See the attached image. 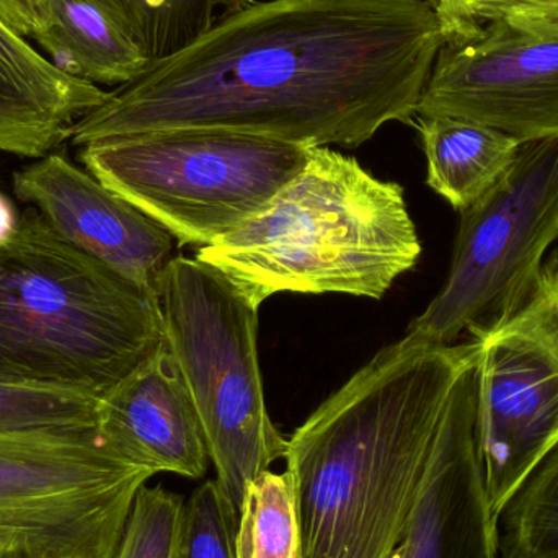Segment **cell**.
I'll return each instance as SVG.
<instances>
[{
    "instance_id": "5bb4252c",
    "label": "cell",
    "mask_w": 558,
    "mask_h": 558,
    "mask_svg": "<svg viewBox=\"0 0 558 558\" xmlns=\"http://www.w3.org/2000/svg\"><path fill=\"white\" fill-rule=\"evenodd\" d=\"M108 95L49 61L0 19V153L48 156Z\"/></svg>"
},
{
    "instance_id": "277c9868",
    "label": "cell",
    "mask_w": 558,
    "mask_h": 558,
    "mask_svg": "<svg viewBox=\"0 0 558 558\" xmlns=\"http://www.w3.org/2000/svg\"><path fill=\"white\" fill-rule=\"evenodd\" d=\"M166 344L159 295L65 244L35 209L0 247V383L104 400Z\"/></svg>"
},
{
    "instance_id": "7402d4cb",
    "label": "cell",
    "mask_w": 558,
    "mask_h": 558,
    "mask_svg": "<svg viewBox=\"0 0 558 558\" xmlns=\"http://www.w3.org/2000/svg\"><path fill=\"white\" fill-rule=\"evenodd\" d=\"M238 527L216 482L206 481L183 507L175 558H238Z\"/></svg>"
},
{
    "instance_id": "ffe728a7",
    "label": "cell",
    "mask_w": 558,
    "mask_h": 558,
    "mask_svg": "<svg viewBox=\"0 0 558 558\" xmlns=\"http://www.w3.org/2000/svg\"><path fill=\"white\" fill-rule=\"evenodd\" d=\"M252 0H123L150 61L192 45L216 22L218 10L234 12Z\"/></svg>"
},
{
    "instance_id": "cb8c5ba5",
    "label": "cell",
    "mask_w": 558,
    "mask_h": 558,
    "mask_svg": "<svg viewBox=\"0 0 558 558\" xmlns=\"http://www.w3.org/2000/svg\"><path fill=\"white\" fill-rule=\"evenodd\" d=\"M5 2L15 15L19 32L23 36L33 38L39 16H41L43 10L48 5L49 0H5Z\"/></svg>"
},
{
    "instance_id": "9a60e30c",
    "label": "cell",
    "mask_w": 558,
    "mask_h": 558,
    "mask_svg": "<svg viewBox=\"0 0 558 558\" xmlns=\"http://www.w3.org/2000/svg\"><path fill=\"white\" fill-rule=\"evenodd\" d=\"M33 39L59 68L95 85L120 87L153 62L123 0H49Z\"/></svg>"
},
{
    "instance_id": "e0dca14e",
    "label": "cell",
    "mask_w": 558,
    "mask_h": 558,
    "mask_svg": "<svg viewBox=\"0 0 558 558\" xmlns=\"http://www.w3.org/2000/svg\"><path fill=\"white\" fill-rule=\"evenodd\" d=\"M497 558H558V442L497 518Z\"/></svg>"
},
{
    "instance_id": "4fadbf2b",
    "label": "cell",
    "mask_w": 558,
    "mask_h": 558,
    "mask_svg": "<svg viewBox=\"0 0 558 558\" xmlns=\"http://www.w3.org/2000/svg\"><path fill=\"white\" fill-rule=\"evenodd\" d=\"M100 428L156 474L199 481L208 472L202 422L167 343L105 397Z\"/></svg>"
},
{
    "instance_id": "8992f818",
    "label": "cell",
    "mask_w": 558,
    "mask_h": 558,
    "mask_svg": "<svg viewBox=\"0 0 558 558\" xmlns=\"http://www.w3.org/2000/svg\"><path fill=\"white\" fill-rule=\"evenodd\" d=\"M311 150L231 131L170 130L94 141L81 160L180 247L205 248L264 211Z\"/></svg>"
},
{
    "instance_id": "30bf717a",
    "label": "cell",
    "mask_w": 558,
    "mask_h": 558,
    "mask_svg": "<svg viewBox=\"0 0 558 558\" xmlns=\"http://www.w3.org/2000/svg\"><path fill=\"white\" fill-rule=\"evenodd\" d=\"M416 117L495 128L521 144L558 137V7L494 20L439 49Z\"/></svg>"
},
{
    "instance_id": "9c48e42d",
    "label": "cell",
    "mask_w": 558,
    "mask_h": 558,
    "mask_svg": "<svg viewBox=\"0 0 558 558\" xmlns=\"http://www.w3.org/2000/svg\"><path fill=\"white\" fill-rule=\"evenodd\" d=\"M478 445L498 518L558 442V258L517 312L475 335Z\"/></svg>"
},
{
    "instance_id": "484cf974",
    "label": "cell",
    "mask_w": 558,
    "mask_h": 558,
    "mask_svg": "<svg viewBox=\"0 0 558 558\" xmlns=\"http://www.w3.org/2000/svg\"><path fill=\"white\" fill-rule=\"evenodd\" d=\"M0 19H2L3 22L7 23V25L12 26V28L15 29V32H19V23H16L15 15H13V12L12 10H10V7L7 5L5 0H0ZM20 35H22V33H20Z\"/></svg>"
},
{
    "instance_id": "44dd1931",
    "label": "cell",
    "mask_w": 558,
    "mask_h": 558,
    "mask_svg": "<svg viewBox=\"0 0 558 558\" xmlns=\"http://www.w3.org/2000/svg\"><path fill=\"white\" fill-rule=\"evenodd\" d=\"M183 507L182 495L144 485L111 558H175Z\"/></svg>"
},
{
    "instance_id": "52a82bcc",
    "label": "cell",
    "mask_w": 558,
    "mask_h": 558,
    "mask_svg": "<svg viewBox=\"0 0 558 558\" xmlns=\"http://www.w3.org/2000/svg\"><path fill=\"white\" fill-rule=\"evenodd\" d=\"M156 471L100 426L0 435V558H111Z\"/></svg>"
},
{
    "instance_id": "d4e9b609",
    "label": "cell",
    "mask_w": 558,
    "mask_h": 558,
    "mask_svg": "<svg viewBox=\"0 0 558 558\" xmlns=\"http://www.w3.org/2000/svg\"><path fill=\"white\" fill-rule=\"evenodd\" d=\"M19 225L20 218L16 215L15 206L0 193V247L12 241Z\"/></svg>"
},
{
    "instance_id": "3957f363",
    "label": "cell",
    "mask_w": 558,
    "mask_h": 558,
    "mask_svg": "<svg viewBox=\"0 0 558 558\" xmlns=\"http://www.w3.org/2000/svg\"><path fill=\"white\" fill-rule=\"evenodd\" d=\"M422 255L405 193L356 159L312 147L264 211L196 258L260 307L279 292L383 299Z\"/></svg>"
},
{
    "instance_id": "6da1fadb",
    "label": "cell",
    "mask_w": 558,
    "mask_h": 558,
    "mask_svg": "<svg viewBox=\"0 0 558 558\" xmlns=\"http://www.w3.org/2000/svg\"><path fill=\"white\" fill-rule=\"evenodd\" d=\"M445 39L426 0H252L110 92L68 140L216 130L361 146L413 123Z\"/></svg>"
},
{
    "instance_id": "d6986e66",
    "label": "cell",
    "mask_w": 558,
    "mask_h": 558,
    "mask_svg": "<svg viewBox=\"0 0 558 558\" xmlns=\"http://www.w3.org/2000/svg\"><path fill=\"white\" fill-rule=\"evenodd\" d=\"M101 403L85 393L0 383V435L95 428Z\"/></svg>"
},
{
    "instance_id": "8fae6325",
    "label": "cell",
    "mask_w": 558,
    "mask_h": 558,
    "mask_svg": "<svg viewBox=\"0 0 558 558\" xmlns=\"http://www.w3.org/2000/svg\"><path fill=\"white\" fill-rule=\"evenodd\" d=\"M13 192L59 239L157 294L173 238L126 199L51 153L13 173Z\"/></svg>"
},
{
    "instance_id": "ac0fdd59",
    "label": "cell",
    "mask_w": 558,
    "mask_h": 558,
    "mask_svg": "<svg viewBox=\"0 0 558 558\" xmlns=\"http://www.w3.org/2000/svg\"><path fill=\"white\" fill-rule=\"evenodd\" d=\"M235 553L238 558H301L298 511L286 472H265L248 485Z\"/></svg>"
},
{
    "instance_id": "2e32d148",
    "label": "cell",
    "mask_w": 558,
    "mask_h": 558,
    "mask_svg": "<svg viewBox=\"0 0 558 558\" xmlns=\"http://www.w3.org/2000/svg\"><path fill=\"white\" fill-rule=\"evenodd\" d=\"M426 183L458 211L471 208L508 172L521 143L495 128L451 117H416Z\"/></svg>"
},
{
    "instance_id": "7c38bea8",
    "label": "cell",
    "mask_w": 558,
    "mask_h": 558,
    "mask_svg": "<svg viewBox=\"0 0 558 558\" xmlns=\"http://www.w3.org/2000/svg\"><path fill=\"white\" fill-rule=\"evenodd\" d=\"M497 518L478 445L477 371L446 415L393 558H497Z\"/></svg>"
},
{
    "instance_id": "7a4b0ae2",
    "label": "cell",
    "mask_w": 558,
    "mask_h": 558,
    "mask_svg": "<svg viewBox=\"0 0 558 558\" xmlns=\"http://www.w3.org/2000/svg\"><path fill=\"white\" fill-rule=\"evenodd\" d=\"M478 343L403 337L288 439L301 558H393Z\"/></svg>"
},
{
    "instance_id": "603a6c76",
    "label": "cell",
    "mask_w": 558,
    "mask_h": 558,
    "mask_svg": "<svg viewBox=\"0 0 558 558\" xmlns=\"http://www.w3.org/2000/svg\"><path fill=\"white\" fill-rule=\"evenodd\" d=\"M438 13L445 41L462 38L481 26L526 10L553 9L558 0H426Z\"/></svg>"
},
{
    "instance_id": "5b68a950",
    "label": "cell",
    "mask_w": 558,
    "mask_h": 558,
    "mask_svg": "<svg viewBox=\"0 0 558 558\" xmlns=\"http://www.w3.org/2000/svg\"><path fill=\"white\" fill-rule=\"evenodd\" d=\"M166 343L195 403L216 485L241 520L248 485L286 458L265 402L258 305L218 268L173 257L159 289Z\"/></svg>"
},
{
    "instance_id": "ba28073f",
    "label": "cell",
    "mask_w": 558,
    "mask_h": 558,
    "mask_svg": "<svg viewBox=\"0 0 558 558\" xmlns=\"http://www.w3.org/2000/svg\"><path fill=\"white\" fill-rule=\"evenodd\" d=\"M558 241V137L521 144L513 166L461 211L451 270L403 337L454 343L510 317L527 301Z\"/></svg>"
}]
</instances>
